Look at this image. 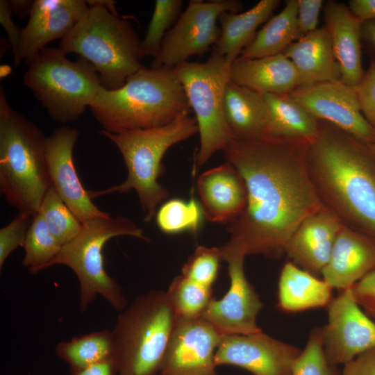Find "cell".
<instances>
[{
    "label": "cell",
    "instance_id": "18",
    "mask_svg": "<svg viewBox=\"0 0 375 375\" xmlns=\"http://www.w3.org/2000/svg\"><path fill=\"white\" fill-rule=\"evenodd\" d=\"M83 0H35L19 50L20 62L28 65L52 40L63 38L85 16L89 7Z\"/></svg>",
    "mask_w": 375,
    "mask_h": 375
},
{
    "label": "cell",
    "instance_id": "1",
    "mask_svg": "<svg viewBox=\"0 0 375 375\" xmlns=\"http://www.w3.org/2000/svg\"><path fill=\"white\" fill-rule=\"evenodd\" d=\"M308 141L270 138L233 140L223 150L242 176L247 205L229 223V240L221 249L281 258L301 223L323 206L307 165Z\"/></svg>",
    "mask_w": 375,
    "mask_h": 375
},
{
    "label": "cell",
    "instance_id": "7",
    "mask_svg": "<svg viewBox=\"0 0 375 375\" xmlns=\"http://www.w3.org/2000/svg\"><path fill=\"white\" fill-rule=\"evenodd\" d=\"M177 318L167 291L161 290L139 295L122 310L112 331L119 375H156Z\"/></svg>",
    "mask_w": 375,
    "mask_h": 375
},
{
    "label": "cell",
    "instance_id": "13",
    "mask_svg": "<svg viewBox=\"0 0 375 375\" xmlns=\"http://www.w3.org/2000/svg\"><path fill=\"white\" fill-rule=\"evenodd\" d=\"M220 249L223 261L228 263L230 286L222 299L212 298L201 317L224 335L260 333L262 330L257 325L256 318L263 303L246 278V256L238 251Z\"/></svg>",
    "mask_w": 375,
    "mask_h": 375
},
{
    "label": "cell",
    "instance_id": "41",
    "mask_svg": "<svg viewBox=\"0 0 375 375\" xmlns=\"http://www.w3.org/2000/svg\"><path fill=\"white\" fill-rule=\"evenodd\" d=\"M352 290L359 306L375 319V268L356 283Z\"/></svg>",
    "mask_w": 375,
    "mask_h": 375
},
{
    "label": "cell",
    "instance_id": "16",
    "mask_svg": "<svg viewBox=\"0 0 375 375\" xmlns=\"http://www.w3.org/2000/svg\"><path fill=\"white\" fill-rule=\"evenodd\" d=\"M301 350L262 331L251 335H225L215 355L216 366L229 365L253 375H292Z\"/></svg>",
    "mask_w": 375,
    "mask_h": 375
},
{
    "label": "cell",
    "instance_id": "28",
    "mask_svg": "<svg viewBox=\"0 0 375 375\" xmlns=\"http://www.w3.org/2000/svg\"><path fill=\"white\" fill-rule=\"evenodd\" d=\"M268 109L267 138L312 140L318 133V120L288 95L264 94Z\"/></svg>",
    "mask_w": 375,
    "mask_h": 375
},
{
    "label": "cell",
    "instance_id": "46",
    "mask_svg": "<svg viewBox=\"0 0 375 375\" xmlns=\"http://www.w3.org/2000/svg\"><path fill=\"white\" fill-rule=\"evenodd\" d=\"M12 11L20 18L29 17L33 1L31 0H11L9 1Z\"/></svg>",
    "mask_w": 375,
    "mask_h": 375
},
{
    "label": "cell",
    "instance_id": "21",
    "mask_svg": "<svg viewBox=\"0 0 375 375\" xmlns=\"http://www.w3.org/2000/svg\"><path fill=\"white\" fill-rule=\"evenodd\" d=\"M375 268V240L342 226L321 275L332 288L342 290Z\"/></svg>",
    "mask_w": 375,
    "mask_h": 375
},
{
    "label": "cell",
    "instance_id": "38",
    "mask_svg": "<svg viewBox=\"0 0 375 375\" xmlns=\"http://www.w3.org/2000/svg\"><path fill=\"white\" fill-rule=\"evenodd\" d=\"M31 216L23 212L0 229V269L8 256L19 247H24Z\"/></svg>",
    "mask_w": 375,
    "mask_h": 375
},
{
    "label": "cell",
    "instance_id": "29",
    "mask_svg": "<svg viewBox=\"0 0 375 375\" xmlns=\"http://www.w3.org/2000/svg\"><path fill=\"white\" fill-rule=\"evenodd\" d=\"M297 17V0H287L283 9L271 17L238 58L253 59L282 53L295 41Z\"/></svg>",
    "mask_w": 375,
    "mask_h": 375
},
{
    "label": "cell",
    "instance_id": "9",
    "mask_svg": "<svg viewBox=\"0 0 375 375\" xmlns=\"http://www.w3.org/2000/svg\"><path fill=\"white\" fill-rule=\"evenodd\" d=\"M60 47H45L30 62L23 83L55 121L77 120L101 86L94 67L80 57L72 61Z\"/></svg>",
    "mask_w": 375,
    "mask_h": 375
},
{
    "label": "cell",
    "instance_id": "6",
    "mask_svg": "<svg viewBox=\"0 0 375 375\" xmlns=\"http://www.w3.org/2000/svg\"><path fill=\"white\" fill-rule=\"evenodd\" d=\"M59 47L90 62L101 86L108 90L122 87L143 67L145 56L131 23L97 4L90 5L85 16L61 39Z\"/></svg>",
    "mask_w": 375,
    "mask_h": 375
},
{
    "label": "cell",
    "instance_id": "42",
    "mask_svg": "<svg viewBox=\"0 0 375 375\" xmlns=\"http://www.w3.org/2000/svg\"><path fill=\"white\" fill-rule=\"evenodd\" d=\"M12 9L7 0L0 1V22L4 28L12 46L14 62L16 66L20 65L19 50L21 43L22 28H19L12 19Z\"/></svg>",
    "mask_w": 375,
    "mask_h": 375
},
{
    "label": "cell",
    "instance_id": "5",
    "mask_svg": "<svg viewBox=\"0 0 375 375\" xmlns=\"http://www.w3.org/2000/svg\"><path fill=\"white\" fill-rule=\"evenodd\" d=\"M198 133L195 117L185 115L160 127L112 133L101 130L120 151L128 170L122 183L99 191H90L92 199L112 192L128 193L135 190L144 212V222L156 215L157 208L169 195L158 181L164 171L163 156L174 145Z\"/></svg>",
    "mask_w": 375,
    "mask_h": 375
},
{
    "label": "cell",
    "instance_id": "3",
    "mask_svg": "<svg viewBox=\"0 0 375 375\" xmlns=\"http://www.w3.org/2000/svg\"><path fill=\"white\" fill-rule=\"evenodd\" d=\"M89 108L112 133L162 126L192 111L174 69L144 66L120 88L101 86Z\"/></svg>",
    "mask_w": 375,
    "mask_h": 375
},
{
    "label": "cell",
    "instance_id": "40",
    "mask_svg": "<svg viewBox=\"0 0 375 375\" xmlns=\"http://www.w3.org/2000/svg\"><path fill=\"white\" fill-rule=\"evenodd\" d=\"M323 2L322 0H297L295 41L317 29Z\"/></svg>",
    "mask_w": 375,
    "mask_h": 375
},
{
    "label": "cell",
    "instance_id": "35",
    "mask_svg": "<svg viewBox=\"0 0 375 375\" xmlns=\"http://www.w3.org/2000/svg\"><path fill=\"white\" fill-rule=\"evenodd\" d=\"M183 6L181 0H156L146 35L142 41L145 56H158L168 31L179 17Z\"/></svg>",
    "mask_w": 375,
    "mask_h": 375
},
{
    "label": "cell",
    "instance_id": "45",
    "mask_svg": "<svg viewBox=\"0 0 375 375\" xmlns=\"http://www.w3.org/2000/svg\"><path fill=\"white\" fill-rule=\"evenodd\" d=\"M348 6L362 22L375 19V0H351Z\"/></svg>",
    "mask_w": 375,
    "mask_h": 375
},
{
    "label": "cell",
    "instance_id": "14",
    "mask_svg": "<svg viewBox=\"0 0 375 375\" xmlns=\"http://www.w3.org/2000/svg\"><path fill=\"white\" fill-rule=\"evenodd\" d=\"M317 120L328 122L369 146L375 128L361 112L354 87L341 81L299 86L286 94Z\"/></svg>",
    "mask_w": 375,
    "mask_h": 375
},
{
    "label": "cell",
    "instance_id": "20",
    "mask_svg": "<svg viewBox=\"0 0 375 375\" xmlns=\"http://www.w3.org/2000/svg\"><path fill=\"white\" fill-rule=\"evenodd\" d=\"M197 185L205 219L210 222L228 224L246 207L247 192L244 181L235 167L228 162L203 172Z\"/></svg>",
    "mask_w": 375,
    "mask_h": 375
},
{
    "label": "cell",
    "instance_id": "10",
    "mask_svg": "<svg viewBox=\"0 0 375 375\" xmlns=\"http://www.w3.org/2000/svg\"><path fill=\"white\" fill-rule=\"evenodd\" d=\"M230 67L225 58L213 49L204 62L187 61L174 69L195 115L200 137L199 167L233 140L224 110Z\"/></svg>",
    "mask_w": 375,
    "mask_h": 375
},
{
    "label": "cell",
    "instance_id": "8",
    "mask_svg": "<svg viewBox=\"0 0 375 375\" xmlns=\"http://www.w3.org/2000/svg\"><path fill=\"white\" fill-rule=\"evenodd\" d=\"M128 235L149 242L143 230L127 217H99L83 224L78 235L63 245L47 268L59 265L70 268L79 283V307L85 311L97 295L117 310L127 306L122 288L106 271L103 250L112 238ZM46 268V269H47Z\"/></svg>",
    "mask_w": 375,
    "mask_h": 375
},
{
    "label": "cell",
    "instance_id": "32",
    "mask_svg": "<svg viewBox=\"0 0 375 375\" xmlns=\"http://www.w3.org/2000/svg\"><path fill=\"white\" fill-rule=\"evenodd\" d=\"M62 247L49 230L42 216L38 212L33 216L26 235L23 265L32 274L45 269Z\"/></svg>",
    "mask_w": 375,
    "mask_h": 375
},
{
    "label": "cell",
    "instance_id": "31",
    "mask_svg": "<svg viewBox=\"0 0 375 375\" xmlns=\"http://www.w3.org/2000/svg\"><path fill=\"white\" fill-rule=\"evenodd\" d=\"M155 217L158 228L166 234L196 233L205 219L200 203L194 197L188 201L171 199L160 206Z\"/></svg>",
    "mask_w": 375,
    "mask_h": 375
},
{
    "label": "cell",
    "instance_id": "44",
    "mask_svg": "<svg viewBox=\"0 0 375 375\" xmlns=\"http://www.w3.org/2000/svg\"><path fill=\"white\" fill-rule=\"evenodd\" d=\"M117 372L113 356L83 369L72 370V375H113Z\"/></svg>",
    "mask_w": 375,
    "mask_h": 375
},
{
    "label": "cell",
    "instance_id": "24",
    "mask_svg": "<svg viewBox=\"0 0 375 375\" xmlns=\"http://www.w3.org/2000/svg\"><path fill=\"white\" fill-rule=\"evenodd\" d=\"M283 53L292 61L300 86L341 81V71L324 26L291 43Z\"/></svg>",
    "mask_w": 375,
    "mask_h": 375
},
{
    "label": "cell",
    "instance_id": "27",
    "mask_svg": "<svg viewBox=\"0 0 375 375\" xmlns=\"http://www.w3.org/2000/svg\"><path fill=\"white\" fill-rule=\"evenodd\" d=\"M332 289L324 280L288 261L279 276L278 307L285 312H297L328 306Z\"/></svg>",
    "mask_w": 375,
    "mask_h": 375
},
{
    "label": "cell",
    "instance_id": "49",
    "mask_svg": "<svg viewBox=\"0 0 375 375\" xmlns=\"http://www.w3.org/2000/svg\"><path fill=\"white\" fill-rule=\"evenodd\" d=\"M5 65H3L1 67V77H4L5 76V72H7L8 74L10 71V67L7 66L6 68H5Z\"/></svg>",
    "mask_w": 375,
    "mask_h": 375
},
{
    "label": "cell",
    "instance_id": "23",
    "mask_svg": "<svg viewBox=\"0 0 375 375\" xmlns=\"http://www.w3.org/2000/svg\"><path fill=\"white\" fill-rule=\"evenodd\" d=\"M230 80L262 95H286L300 86L294 65L283 53L260 58H238L231 65Z\"/></svg>",
    "mask_w": 375,
    "mask_h": 375
},
{
    "label": "cell",
    "instance_id": "48",
    "mask_svg": "<svg viewBox=\"0 0 375 375\" xmlns=\"http://www.w3.org/2000/svg\"><path fill=\"white\" fill-rule=\"evenodd\" d=\"M88 5L97 4L101 5L108 8L111 12L115 15H118L116 8L115 1L110 0H92L86 1Z\"/></svg>",
    "mask_w": 375,
    "mask_h": 375
},
{
    "label": "cell",
    "instance_id": "22",
    "mask_svg": "<svg viewBox=\"0 0 375 375\" xmlns=\"http://www.w3.org/2000/svg\"><path fill=\"white\" fill-rule=\"evenodd\" d=\"M326 31L341 71V81L355 87L364 75L361 58L360 20L344 3L330 1L324 7Z\"/></svg>",
    "mask_w": 375,
    "mask_h": 375
},
{
    "label": "cell",
    "instance_id": "2",
    "mask_svg": "<svg viewBox=\"0 0 375 375\" xmlns=\"http://www.w3.org/2000/svg\"><path fill=\"white\" fill-rule=\"evenodd\" d=\"M318 126L307 165L319 199L344 226L375 240V152L328 122Z\"/></svg>",
    "mask_w": 375,
    "mask_h": 375
},
{
    "label": "cell",
    "instance_id": "30",
    "mask_svg": "<svg viewBox=\"0 0 375 375\" xmlns=\"http://www.w3.org/2000/svg\"><path fill=\"white\" fill-rule=\"evenodd\" d=\"M56 353L72 370L83 369L112 357V333L103 330L60 342Z\"/></svg>",
    "mask_w": 375,
    "mask_h": 375
},
{
    "label": "cell",
    "instance_id": "43",
    "mask_svg": "<svg viewBox=\"0 0 375 375\" xmlns=\"http://www.w3.org/2000/svg\"><path fill=\"white\" fill-rule=\"evenodd\" d=\"M341 375H375V349L344 365Z\"/></svg>",
    "mask_w": 375,
    "mask_h": 375
},
{
    "label": "cell",
    "instance_id": "11",
    "mask_svg": "<svg viewBox=\"0 0 375 375\" xmlns=\"http://www.w3.org/2000/svg\"><path fill=\"white\" fill-rule=\"evenodd\" d=\"M242 8L238 0H190L165 37L151 67L174 69L192 56L204 55L219 40L221 14L239 12Z\"/></svg>",
    "mask_w": 375,
    "mask_h": 375
},
{
    "label": "cell",
    "instance_id": "19",
    "mask_svg": "<svg viewBox=\"0 0 375 375\" xmlns=\"http://www.w3.org/2000/svg\"><path fill=\"white\" fill-rule=\"evenodd\" d=\"M342 226L331 210L322 206L298 226L285 253L301 269L315 276L321 275Z\"/></svg>",
    "mask_w": 375,
    "mask_h": 375
},
{
    "label": "cell",
    "instance_id": "47",
    "mask_svg": "<svg viewBox=\"0 0 375 375\" xmlns=\"http://www.w3.org/2000/svg\"><path fill=\"white\" fill-rule=\"evenodd\" d=\"M361 37L375 49V19L367 20L362 22Z\"/></svg>",
    "mask_w": 375,
    "mask_h": 375
},
{
    "label": "cell",
    "instance_id": "37",
    "mask_svg": "<svg viewBox=\"0 0 375 375\" xmlns=\"http://www.w3.org/2000/svg\"><path fill=\"white\" fill-rule=\"evenodd\" d=\"M336 367L331 365L326 358L320 328H313L303 350L297 358L292 375H337Z\"/></svg>",
    "mask_w": 375,
    "mask_h": 375
},
{
    "label": "cell",
    "instance_id": "25",
    "mask_svg": "<svg viewBox=\"0 0 375 375\" xmlns=\"http://www.w3.org/2000/svg\"><path fill=\"white\" fill-rule=\"evenodd\" d=\"M224 110L233 140L267 138L268 109L262 94L230 80L224 92Z\"/></svg>",
    "mask_w": 375,
    "mask_h": 375
},
{
    "label": "cell",
    "instance_id": "15",
    "mask_svg": "<svg viewBox=\"0 0 375 375\" xmlns=\"http://www.w3.org/2000/svg\"><path fill=\"white\" fill-rule=\"evenodd\" d=\"M224 335L201 317H178L160 375H217L215 355Z\"/></svg>",
    "mask_w": 375,
    "mask_h": 375
},
{
    "label": "cell",
    "instance_id": "39",
    "mask_svg": "<svg viewBox=\"0 0 375 375\" xmlns=\"http://www.w3.org/2000/svg\"><path fill=\"white\" fill-rule=\"evenodd\" d=\"M354 88L362 114L375 128V58H371L367 72Z\"/></svg>",
    "mask_w": 375,
    "mask_h": 375
},
{
    "label": "cell",
    "instance_id": "17",
    "mask_svg": "<svg viewBox=\"0 0 375 375\" xmlns=\"http://www.w3.org/2000/svg\"><path fill=\"white\" fill-rule=\"evenodd\" d=\"M78 135L76 128L65 125L56 128L47 138L46 156L52 185L72 213L84 224L110 214L94 204L77 174L73 151Z\"/></svg>",
    "mask_w": 375,
    "mask_h": 375
},
{
    "label": "cell",
    "instance_id": "26",
    "mask_svg": "<svg viewBox=\"0 0 375 375\" xmlns=\"http://www.w3.org/2000/svg\"><path fill=\"white\" fill-rule=\"evenodd\" d=\"M279 0H261L242 12H224L219 17L220 35L213 49L231 65L253 40L258 28L267 22Z\"/></svg>",
    "mask_w": 375,
    "mask_h": 375
},
{
    "label": "cell",
    "instance_id": "36",
    "mask_svg": "<svg viewBox=\"0 0 375 375\" xmlns=\"http://www.w3.org/2000/svg\"><path fill=\"white\" fill-rule=\"evenodd\" d=\"M220 248L197 247L182 268V275L206 287L215 282L220 262Z\"/></svg>",
    "mask_w": 375,
    "mask_h": 375
},
{
    "label": "cell",
    "instance_id": "33",
    "mask_svg": "<svg viewBox=\"0 0 375 375\" xmlns=\"http://www.w3.org/2000/svg\"><path fill=\"white\" fill-rule=\"evenodd\" d=\"M39 212L49 230L62 246L81 232L83 224L72 213L52 185L45 194Z\"/></svg>",
    "mask_w": 375,
    "mask_h": 375
},
{
    "label": "cell",
    "instance_id": "12",
    "mask_svg": "<svg viewBox=\"0 0 375 375\" xmlns=\"http://www.w3.org/2000/svg\"><path fill=\"white\" fill-rule=\"evenodd\" d=\"M328 324L320 328L327 361L345 365L375 349V323L362 310L352 287L340 290L328 306Z\"/></svg>",
    "mask_w": 375,
    "mask_h": 375
},
{
    "label": "cell",
    "instance_id": "50",
    "mask_svg": "<svg viewBox=\"0 0 375 375\" xmlns=\"http://www.w3.org/2000/svg\"><path fill=\"white\" fill-rule=\"evenodd\" d=\"M372 149L375 152V143L370 146Z\"/></svg>",
    "mask_w": 375,
    "mask_h": 375
},
{
    "label": "cell",
    "instance_id": "4",
    "mask_svg": "<svg viewBox=\"0 0 375 375\" xmlns=\"http://www.w3.org/2000/svg\"><path fill=\"white\" fill-rule=\"evenodd\" d=\"M43 131L14 110L0 90V190L8 205L35 215L52 186Z\"/></svg>",
    "mask_w": 375,
    "mask_h": 375
},
{
    "label": "cell",
    "instance_id": "34",
    "mask_svg": "<svg viewBox=\"0 0 375 375\" xmlns=\"http://www.w3.org/2000/svg\"><path fill=\"white\" fill-rule=\"evenodd\" d=\"M167 293L178 317H198L212 299V288L181 274L174 278Z\"/></svg>",
    "mask_w": 375,
    "mask_h": 375
},
{
    "label": "cell",
    "instance_id": "51",
    "mask_svg": "<svg viewBox=\"0 0 375 375\" xmlns=\"http://www.w3.org/2000/svg\"><path fill=\"white\" fill-rule=\"evenodd\" d=\"M337 375H341V374H340L339 373V374H337Z\"/></svg>",
    "mask_w": 375,
    "mask_h": 375
}]
</instances>
